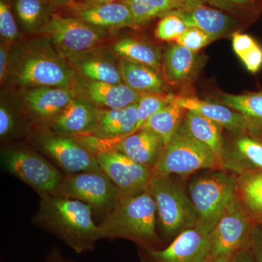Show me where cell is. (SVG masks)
I'll list each match as a JSON object with an SVG mask.
<instances>
[{
	"label": "cell",
	"mask_w": 262,
	"mask_h": 262,
	"mask_svg": "<svg viewBox=\"0 0 262 262\" xmlns=\"http://www.w3.org/2000/svg\"><path fill=\"white\" fill-rule=\"evenodd\" d=\"M35 222L61 239L76 253L94 249L98 226L92 218V207L83 202L58 195L41 196Z\"/></svg>",
	"instance_id": "cell-1"
},
{
	"label": "cell",
	"mask_w": 262,
	"mask_h": 262,
	"mask_svg": "<svg viewBox=\"0 0 262 262\" xmlns=\"http://www.w3.org/2000/svg\"><path fill=\"white\" fill-rule=\"evenodd\" d=\"M156 203L147 189L131 195L121 196L115 208L98 226V239L123 238L155 249L160 242L157 233Z\"/></svg>",
	"instance_id": "cell-2"
},
{
	"label": "cell",
	"mask_w": 262,
	"mask_h": 262,
	"mask_svg": "<svg viewBox=\"0 0 262 262\" xmlns=\"http://www.w3.org/2000/svg\"><path fill=\"white\" fill-rule=\"evenodd\" d=\"M147 190L156 203L158 222L165 238L174 239L196 225L198 217L189 194L172 176L152 171Z\"/></svg>",
	"instance_id": "cell-3"
},
{
	"label": "cell",
	"mask_w": 262,
	"mask_h": 262,
	"mask_svg": "<svg viewBox=\"0 0 262 262\" xmlns=\"http://www.w3.org/2000/svg\"><path fill=\"white\" fill-rule=\"evenodd\" d=\"M235 194V176L225 170H215L194 179L189 184V195L198 217L196 225L211 234Z\"/></svg>",
	"instance_id": "cell-4"
},
{
	"label": "cell",
	"mask_w": 262,
	"mask_h": 262,
	"mask_svg": "<svg viewBox=\"0 0 262 262\" xmlns=\"http://www.w3.org/2000/svg\"><path fill=\"white\" fill-rule=\"evenodd\" d=\"M203 169L220 170L213 151L195 139L183 121L164 147L152 171L165 176H187Z\"/></svg>",
	"instance_id": "cell-5"
},
{
	"label": "cell",
	"mask_w": 262,
	"mask_h": 262,
	"mask_svg": "<svg viewBox=\"0 0 262 262\" xmlns=\"http://www.w3.org/2000/svg\"><path fill=\"white\" fill-rule=\"evenodd\" d=\"M7 171L28 184L41 196L57 195L63 176L48 160L27 149H8L2 155Z\"/></svg>",
	"instance_id": "cell-6"
},
{
	"label": "cell",
	"mask_w": 262,
	"mask_h": 262,
	"mask_svg": "<svg viewBox=\"0 0 262 262\" xmlns=\"http://www.w3.org/2000/svg\"><path fill=\"white\" fill-rule=\"evenodd\" d=\"M35 140L43 153L67 173L102 171L95 151L78 137L50 130L37 133Z\"/></svg>",
	"instance_id": "cell-7"
},
{
	"label": "cell",
	"mask_w": 262,
	"mask_h": 262,
	"mask_svg": "<svg viewBox=\"0 0 262 262\" xmlns=\"http://www.w3.org/2000/svg\"><path fill=\"white\" fill-rule=\"evenodd\" d=\"M17 83L26 87L71 89L73 73L60 57L43 52H30L19 58L13 70Z\"/></svg>",
	"instance_id": "cell-8"
},
{
	"label": "cell",
	"mask_w": 262,
	"mask_h": 262,
	"mask_svg": "<svg viewBox=\"0 0 262 262\" xmlns=\"http://www.w3.org/2000/svg\"><path fill=\"white\" fill-rule=\"evenodd\" d=\"M40 32L47 36L58 52L64 56L83 54L101 42L104 32L75 17L51 15Z\"/></svg>",
	"instance_id": "cell-9"
},
{
	"label": "cell",
	"mask_w": 262,
	"mask_h": 262,
	"mask_svg": "<svg viewBox=\"0 0 262 262\" xmlns=\"http://www.w3.org/2000/svg\"><path fill=\"white\" fill-rule=\"evenodd\" d=\"M57 195L83 202L93 210L110 212L122 194L103 172L92 171L64 176Z\"/></svg>",
	"instance_id": "cell-10"
},
{
	"label": "cell",
	"mask_w": 262,
	"mask_h": 262,
	"mask_svg": "<svg viewBox=\"0 0 262 262\" xmlns=\"http://www.w3.org/2000/svg\"><path fill=\"white\" fill-rule=\"evenodd\" d=\"M253 226L234 194L212 232L208 259L233 256L248 247Z\"/></svg>",
	"instance_id": "cell-11"
},
{
	"label": "cell",
	"mask_w": 262,
	"mask_h": 262,
	"mask_svg": "<svg viewBox=\"0 0 262 262\" xmlns=\"http://www.w3.org/2000/svg\"><path fill=\"white\" fill-rule=\"evenodd\" d=\"M96 154L101 170L115 184L122 196L147 189L152 170L135 163L113 148L98 150Z\"/></svg>",
	"instance_id": "cell-12"
},
{
	"label": "cell",
	"mask_w": 262,
	"mask_h": 262,
	"mask_svg": "<svg viewBox=\"0 0 262 262\" xmlns=\"http://www.w3.org/2000/svg\"><path fill=\"white\" fill-rule=\"evenodd\" d=\"M211 234L196 225L162 250L145 249L142 262H206Z\"/></svg>",
	"instance_id": "cell-13"
},
{
	"label": "cell",
	"mask_w": 262,
	"mask_h": 262,
	"mask_svg": "<svg viewBox=\"0 0 262 262\" xmlns=\"http://www.w3.org/2000/svg\"><path fill=\"white\" fill-rule=\"evenodd\" d=\"M182 8L170 12L181 17L188 27L206 32L212 40L237 32L238 20L227 13L210 8L202 0H185Z\"/></svg>",
	"instance_id": "cell-14"
},
{
	"label": "cell",
	"mask_w": 262,
	"mask_h": 262,
	"mask_svg": "<svg viewBox=\"0 0 262 262\" xmlns=\"http://www.w3.org/2000/svg\"><path fill=\"white\" fill-rule=\"evenodd\" d=\"M100 111L87 98L75 97L48 126L50 130L60 135L92 136L97 127Z\"/></svg>",
	"instance_id": "cell-15"
},
{
	"label": "cell",
	"mask_w": 262,
	"mask_h": 262,
	"mask_svg": "<svg viewBox=\"0 0 262 262\" xmlns=\"http://www.w3.org/2000/svg\"><path fill=\"white\" fill-rule=\"evenodd\" d=\"M137 103L119 110L100 111L97 127L92 135L97 139L98 149L113 148L136 132Z\"/></svg>",
	"instance_id": "cell-16"
},
{
	"label": "cell",
	"mask_w": 262,
	"mask_h": 262,
	"mask_svg": "<svg viewBox=\"0 0 262 262\" xmlns=\"http://www.w3.org/2000/svg\"><path fill=\"white\" fill-rule=\"evenodd\" d=\"M75 97L73 90L63 88H30L22 94V100L32 117L48 125Z\"/></svg>",
	"instance_id": "cell-17"
},
{
	"label": "cell",
	"mask_w": 262,
	"mask_h": 262,
	"mask_svg": "<svg viewBox=\"0 0 262 262\" xmlns=\"http://www.w3.org/2000/svg\"><path fill=\"white\" fill-rule=\"evenodd\" d=\"M236 137L224 144L222 170L234 175L262 170V142L246 133H234Z\"/></svg>",
	"instance_id": "cell-18"
},
{
	"label": "cell",
	"mask_w": 262,
	"mask_h": 262,
	"mask_svg": "<svg viewBox=\"0 0 262 262\" xmlns=\"http://www.w3.org/2000/svg\"><path fill=\"white\" fill-rule=\"evenodd\" d=\"M165 146L162 138L154 131L141 128L119 141L113 148L135 163L152 170Z\"/></svg>",
	"instance_id": "cell-19"
},
{
	"label": "cell",
	"mask_w": 262,
	"mask_h": 262,
	"mask_svg": "<svg viewBox=\"0 0 262 262\" xmlns=\"http://www.w3.org/2000/svg\"><path fill=\"white\" fill-rule=\"evenodd\" d=\"M174 101L187 111L199 114L230 132L246 133L248 130L250 119L225 105L192 96H175Z\"/></svg>",
	"instance_id": "cell-20"
},
{
	"label": "cell",
	"mask_w": 262,
	"mask_h": 262,
	"mask_svg": "<svg viewBox=\"0 0 262 262\" xmlns=\"http://www.w3.org/2000/svg\"><path fill=\"white\" fill-rule=\"evenodd\" d=\"M72 10L75 18L98 29L136 27L130 10L124 3H105Z\"/></svg>",
	"instance_id": "cell-21"
},
{
	"label": "cell",
	"mask_w": 262,
	"mask_h": 262,
	"mask_svg": "<svg viewBox=\"0 0 262 262\" xmlns=\"http://www.w3.org/2000/svg\"><path fill=\"white\" fill-rule=\"evenodd\" d=\"M87 99L96 106L110 110L127 107L139 102L144 94L131 89L126 84H110L90 81L83 86Z\"/></svg>",
	"instance_id": "cell-22"
},
{
	"label": "cell",
	"mask_w": 262,
	"mask_h": 262,
	"mask_svg": "<svg viewBox=\"0 0 262 262\" xmlns=\"http://www.w3.org/2000/svg\"><path fill=\"white\" fill-rule=\"evenodd\" d=\"M200 65V58L195 52L177 43L170 46L164 55V72L171 84H180L192 80L198 73Z\"/></svg>",
	"instance_id": "cell-23"
},
{
	"label": "cell",
	"mask_w": 262,
	"mask_h": 262,
	"mask_svg": "<svg viewBox=\"0 0 262 262\" xmlns=\"http://www.w3.org/2000/svg\"><path fill=\"white\" fill-rule=\"evenodd\" d=\"M235 176L236 194L253 226L262 225V170Z\"/></svg>",
	"instance_id": "cell-24"
},
{
	"label": "cell",
	"mask_w": 262,
	"mask_h": 262,
	"mask_svg": "<svg viewBox=\"0 0 262 262\" xmlns=\"http://www.w3.org/2000/svg\"><path fill=\"white\" fill-rule=\"evenodd\" d=\"M184 124L198 141L206 144L214 154L220 170H222L224 151L223 127L216 122L192 111H187Z\"/></svg>",
	"instance_id": "cell-25"
},
{
	"label": "cell",
	"mask_w": 262,
	"mask_h": 262,
	"mask_svg": "<svg viewBox=\"0 0 262 262\" xmlns=\"http://www.w3.org/2000/svg\"><path fill=\"white\" fill-rule=\"evenodd\" d=\"M122 81L142 94H163L165 85L158 71L148 66L122 58L120 63Z\"/></svg>",
	"instance_id": "cell-26"
},
{
	"label": "cell",
	"mask_w": 262,
	"mask_h": 262,
	"mask_svg": "<svg viewBox=\"0 0 262 262\" xmlns=\"http://www.w3.org/2000/svg\"><path fill=\"white\" fill-rule=\"evenodd\" d=\"M187 111L173 101L159 113L153 115L140 129H150L154 131L162 138L166 145L182 125Z\"/></svg>",
	"instance_id": "cell-27"
},
{
	"label": "cell",
	"mask_w": 262,
	"mask_h": 262,
	"mask_svg": "<svg viewBox=\"0 0 262 262\" xmlns=\"http://www.w3.org/2000/svg\"><path fill=\"white\" fill-rule=\"evenodd\" d=\"M114 51L125 59L148 66L158 71L162 56L159 50L145 42L131 38H124L114 45Z\"/></svg>",
	"instance_id": "cell-28"
},
{
	"label": "cell",
	"mask_w": 262,
	"mask_h": 262,
	"mask_svg": "<svg viewBox=\"0 0 262 262\" xmlns=\"http://www.w3.org/2000/svg\"><path fill=\"white\" fill-rule=\"evenodd\" d=\"M122 3L130 10L136 27L145 25L153 19L163 17L184 5L179 0H127Z\"/></svg>",
	"instance_id": "cell-29"
},
{
	"label": "cell",
	"mask_w": 262,
	"mask_h": 262,
	"mask_svg": "<svg viewBox=\"0 0 262 262\" xmlns=\"http://www.w3.org/2000/svg\"><path fill=\"white\" fill-rule=\"evenodd\" d=\"M81 73L91 81L120 84L122 79L120 68L112 62L101 58H87L77 62Z\"/></svg>",
	"instance_id": "cell-30"
},
{
	"label": "cell",
	"mask_w": 262,
	"mask_h": 262,
	"mask_svg": "<svg viewBox=\"0 0 262 262\" xmlns=\"http://www.w3.org/2000/svg\"><path fill=\"white\" fill-rule=\"evenodd\" d=\"M220 100L247 118L262 122V91L242 95L222 94Z\"/></svg>",
	"instance_id": "cell-31"
},
{
	"label": "cell",
	"mask_w": 262,
	"mask_h": 262,
	"mask_svg": "<svg viewBox=\"0 0 262 262\" xmlns=\"http://www.w3.org/2000/svg\"><path fill=\"white\" fill-rule=\"evenodd\" d=\"M175 96L168 93L143 95L137 103L138 123L136 131L139 130L153 115L173 102Z\"/></svg>",
	"instance_id": "cell-32"
},
{
	"label": "cell",
	"mask_w": 262,
	"mask_h": 262,
	"mask_svg": "<svg viewBox=\"0 0 262 262\" xmlns=\"http://www.w3.org/2000/svg\"><path fill=\"white\" fill-rule=\"evenodd\" d=\"M43 0H15V10L26 28L35 29L42 22L44 14Z\"/></svg>",
	"instance_id": "cell-33"
},
{
	"label": "cell",
	"mask_w": 262,
	"mask_h": 262,
	"mask_svg": "<svg viewBox=\"0 0 262 262\" xmlns=\"http://www.w3.org/2000/svg\"><path fill=\"white\" fill-rule=\"evenodd\" d=\"M226 12L237 20H244L256 12L255 0H202Z\"/></svg>",
	"instance_id": "cell-34"
},
{
	"label": "cell",
	"mask_w": 262,
	"mask_h": 262,
	"mask_svg": "<svg viewBox=\"0 0 262 262\" xmlns=\"http://www.w3.org/2000/svg\"><path fill=\"white\" fill-rule=\"evenodd\" d=\"M187 28V24L181 17L169 13L160 19L155 30V36L161 40L176 42Z\"/></svg>",
	"instance_id": "cell-35"
},
{
	"label": "cell",
	"mask_w": 262,
	"mask_h": 262,
	"mask_svg": "<svg viewBox=\"0 0 262 262\" xmlns=\"http://www.w3.org/2000/svg\"><path fill=\"white\" fill-rule=\"evenodd\" d=\"M0 34L7 42L14 41L18 35V29L9 3L0 0Z\"/></svg>",
	"instance_id": "cell-36"
},
{
	"label": "cell",
	"mask_w": 262,
	"mask_h": 262,
	"mask_svg": "<svg viewBox=\"0 0 262 262\" xmlns=\"http://www.w3.org/2000/svg\"><path fill=\"white\" fill-rule=\"evenodd\" d=\"M211 42L213 40L206 32L195 27H188L176 41L177 44L195 53Z\"/></svg>",
	"instance_id": "cell-37"
},
{
	"label": "cell",
	"mask_w": 262,
	"mask_h": 262,
	"mask_svg": "<svg viewBox=\"0 0 262 262\" xmlns=\"http://www.w3.org/2000/svg\"><path fill=\"white\" fill-rule=\"evenodd\" d=\"M232 39L234 53L239 58L257 46V43L251 36L238 32L232 34Z\"/></svg>",
	"instance_id": "cell-38"
},
{
	"label": "cell",
	"mask_w": 262,
	"mask_h": 262,
	"mask_svg": "<svg viewBox=\"0 0 262 262\" xmlns=\"http://www.w3.org/2000/svg\"><path fill=\"white\" fill-rule=\"evenodd\" d=\"M241 61L251 73H256L262 66V49L259 46L251 49L241 57Z\"/></svg>",
	"instance_id": "cell-39"
},
{
	"label": "cell",
	"mask_w": 262,
	"mask_h": 262,
	"mask_svg": "<svg viewBox=\"0 0 262 262\" xmlns=\"http://www.w3.org/2000/svg\"><path fill=\"white\" fill-rule=\"evenodd\" d=\"M248 248L256 262H262V225L253 226Z\"/></svg>",
	"instance_id": "cell-40"
},
{
	"label": "cell",
	"mask_w": 262,
	"mask_h": 262,
	"mask_svg": "<svg viewBox=\"0 0 262 262\" xmlns=\"http://www.w3.org/2000/svg\"><path fill=\"white\" fill-rule=\"evenodd\" d=\"M15 128V120L9 108L3 103L0 106V136L5 138L11 134Z\"/></svg>",
	"instance_id": "cell-41"
},
{
	"label": "cell",
	"mask_w": 262,
	"mask_h": 262,
	"mask_svg": "<svg viewBox=\"0 0 262 262\" xmlns=\"http://www.w3.org/2000/svg\"><path fill=\"white\" fill-rule=\"evenodd\" d=\"M8 69H9V55L5 46L1 45L0 47V81L2 83L8 77Z\"/></svg>",
	"instance_id": "cell-42"
},
{
	"label": "cell",
	"mask_w": 262,
	"mask_h": 262,
	"mask_svg": "<svg viewBox=\"0 0 262 262\" xmlns=\"http://www.w3.org/2000/svg\"><path fill=\"white\" fill-rule=\"evenodd\" d=\"M127 0H84L82 3L72 5V8H84L95 5L105 4V3H122Z\"/></svg>",
	"instance_id": "cell-43"
},
{
	"label": "cell",
	"mask_w": 262,
	"mask_h": 262,
	"mask_svg": "<svg viewBox=\"0 0 262 262\" xmlns=\"http://www.w3.org/2000/svg\"><path fill=\"white\" fill-rule=\"evenodd\" d=\"M46 262H76L72 260L67 259L63 256L60 250L56 247L52 248L48 251L46 256Z\"/></svg>",
	"instance_id": "cell-44"
},
{
	"label": "cell",
	"mask_w": 262,
	"mask_h": 262,
	"mask_svg": "<svg viewBox=\"0 0 262 262\" xmlns=\"http://www.w3.org/2000/svg\"><path fill=\"white\" fill-rule=\"evenodd\" d=\"M233 262H256V261L248 246L234 255Z\"/></svg>",
	"instance_id": "cell-45"
},
{
	"label": "cell",
	"mask_w": 262,
	"mask_h": 262,
	"mask_svg": "<svg viewBox=\"0 0 262 262\" xmlns=\"http://www.w3.org/2000/svg\"><path fill=\"white\" fill-rule=\"evenodd\" d=\"M247 133L262 142V122L252 120L250 122Z\"/></svg>",
	"instance_id": "cell-46"
},
{
	"label": "cell",
	"mask_w": 262,
	"mask_h": 262,
	"mask_svg": "<svg viewBox=\"0 0 262 262\" xmlns=\"http://www.w3.org/2000/svg\"><path fill=\"white\" fill-rule=\"evenodd\" d=\"M206 262H233V256H221V257L210 258L207 260Z\"/></svg>",
	"instance_id": "cell-47"
},
{
	"label": "cell",
	"mask_w": 262,
	"mask_h": 262,
	"mask_svg": "<svg viewBox=\"0 0 262 262\" xmlns=\"http://www.w3.org/2000/svg\"><path fill=\"white\" fill-rule=\"evenodd\" d=\"M57 5H63V6H67V5H73L74 0H54Z\"/></svg>",
	"instance_id": "cell-48"
},
{
	"label": "cell",
	"mask_w": 262,
	"mask_h": 262,
	"mask_svg": "<svg viewBox=\"0 0 262 262\" xmlns=\"http://www.w3.org/2000/svg\"><path fill=\"white\" fill-rule=\"evenodd\" d=\"M179 1L182 2V3H184V1H185V0H179Z\"/></svg>",
	"instance_id": "cell-49"
},
{
	"label": "cell",
	"mask_w": 262,
	"mask_h": 262,
	"mask_svg": "<svg viewBox=\"0 0 262 262\" xmlns=\"http://www.w3.org/2000/svg\"><path fill=\"white\" fill-rule=\"evenodd\" d=\"M43 1H44V2H49L50 0H43Z\"/></svg>",
	"instance_id": "cell-50"
}]
</instances>
